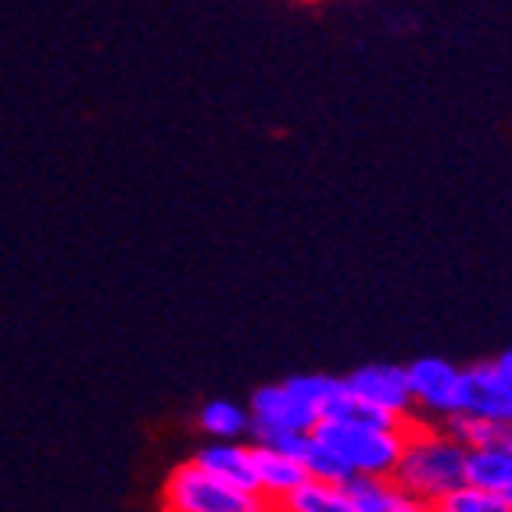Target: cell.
<instances>
[{"mask_svg":"<svg viewBox=\"0 0 512 512\" xmlns=\"http://www.w3.org/2000/svg\"><path fill=\"white\" fill-rule=\"evenodd\" d=\"M197 423H201V434L215 437V441H244V437H248L251 412L237 402L215 398V402H208L205 409H201Z\"/></svg>","mask_w":512,"mask_h":512,"instance_id":"14","label":"cell"},{"mask_svg":"<svg viewBox=\"0 0 512 512\" xmlns=\"http://www.w3.org/2000/svg\"><path fill=\"white\" fill-rule=\"evenodd\" d=\"M437 427L444 434H452L466 448H484V444H509L512 441V423H495V419L466 416V412H452V416L437 419Z\"/></svg>","mask_w":512,"mask_h":512,"instance_id":"13","label":"cell"},{"mask_svg":"<svg viewBox=\"0 0 512 512\" xmlns=\"http://www.w3.org/2000/svg\"><path fill=\"white\" fill-rule=\"evenodd\" d=\"M283 512H351L348 498H344L341 484H330V480L305 477L291 495L280 502Z\"/></svg>","mask_w":512,"mask_h":512,"instance_id":"12","label":"cell"},{"mask_svg":"<svg viewBox=\"0 0 512 512\" xmlns=\"http://www.w3.org/2000/svg\"><path fill=\"white\" fill-rule=\"evenodd\" d=\"M197 466H205L215 477L230 480V484L244 487V491H255L258 495V480H255V462H251V444L244 441H208L197 448L194 455Z\"/></svg>","mask_w":512,"mask_h":512,"instance_id":"11","label":"cell"},{"mask_svg":"<svg viewBox=\"0 0 512 512\" xmlns=\"http://www.w3.org/2000/svg\"><path fill=\"white\" fill-rule=\"evenodd\" d=\"M495 362H498V369H502V373L512 380V348H509V351H502V355H498Z\"/></svg>","mask_w":512,"mask_h":512,"instance_id":"17","label":"cell"},{"mask_svg":"<svg viewBox=\"0 0 512 512\" xmlns=\"http://www.w3.org/2000/svg\"><path fill=\"white\" fill-rule=\"evenodd\" d=\"M459 412L512 423V380L498 362H473L459 369Z\"/></svg>","mask_w":512,"mask_h":512,"instance_id":"6","label":"cell"},{"mask_svg":"<svg viewBox=\"0 0 512 512\" xmlns=\"http://www.w3.org/2000/svg\"><path fill=\"white\" fill-rule=\"evenodd\" d=\"M312 437L330 444L355 473H394L405 444V430H384L348 416H323Z\"/></svg>","mask_w":512,"mask_h":512,"instance_id":"3","label":"cell"},{"mask_svg":"<svg viewBox=\"0 0 512 512\" xmlns=\"http://www.w3.org/2000/svg\"><path fill=\"white\" fill-rule=\"evenodd\" d=\"M301 462H305L308 477L330 480V484H344V480L355 473L348 462L341 459V455L333 452L330 444H323L319 437H312V434H308V444H305V455H301Z\"/></svg>","mask_w":512,"mask_h":512,"instance_id":"15","label":"cell"},{"mask_svg":"<svg viewBox=\"0 0 512 512\" xmlns=\"http://www.w3.org/2000/svg\"><path fill=\"white\" fill-rule=\"evenodd\" d=\"M344 391L355 402L369 405V409L391 412V416L416 419L412 409V391H409V373L405 366H391V362H369V366L355 369V373L341 376Z\"/></svg>","mask_w":512,"mask_h":512,"instance_id":"5","label":"cell"},{"mask_svg":"<svg viewBox=\"0 0 512 512\" xmlns=\"http://www.w3.org/2000/svg\"><path fill=\"white\" fill-rule=\"evenodd\" d=\"M405 373H409L416 419L437 423V419L459 412V366H455V362L427 355V359L409 362Z\"/></svg>","mask_w":512,"mask_h":512,"instance_id":"4","label":"cell"},{"mask_svg":"<svg viewBox=\"0 0 512 512\" xmlns=\"http://www.w3.org/2000/svg\"><path fill=\"white\" fill-rule=\"evenodd\" d=\"M248 412L255 423H265V427L276 430H298V434H312L316 423L323 419V412L316 405L301 402L287 384H262L251 394Z\"/></svg>","mask_w":512,"mask_h":512,"instance_id":"7","label":"cell"},{"mask_svg":"<svg viewBox=\"0 0 512 512\" xmlns=\"http://www.w3.org/2000/svg\"><path fill=\"white\" fill-rule=\"evenodd\" d=\"M251 462H255V480H258V495L265 498L269 512L280 509V502L291 495L294 487L308 477L305 462L294 459V455L280 452V448H269V444H251Z\"/></svg>","mask_w":512,"mask_h":512,"instance_id":"9","label":"cell"},{"mask_svg":"<svg viewBox=\"0 0 512 512\" xmlns=\"http://www.w3.org/2000/svg\"><path fill=\"white\" fill-rule=\"evenodd\" d=\"M466 484L495 495L512 512V441L466 448Z\"/></svg>","mask_w":512,"mask_h":512,"instance_id":"10","label":"cell"},{"mask_svg":"<svg viewBox=\"0 0 512 512\" xmlns=\"http://www.w3.org/2000/svg\"><path fill=\"white\" fill-rule=\"evenodd\" d=\"M162 509L169 512H269L262 495L215 477L194 459L176 466L162 484Z\"/></svg>","mask_w":512,"mask_h":512,"instance_id":"2","label":"cell"},{"mask_svg":"<svg viewBox=\"0 0 512 512\" xmlns=\"http://www.w3.org/2000/svg\"><path fill=\"white\" fill-rule=\"evenodd\" d=\"M434 512H509V509H505L502 498L487 495V491H480V487H473V484H459L455 491H448V495L437 502Z\"/></svg>","mask_w":512,"mask_h":512,"instance_id":"16","label":"cell"},{"mask_svg":"<svg viewBox=\"0 0 512 512\" xmlns=\"http://www.w3.org/2000/svg\"><path fill=\"white\" fill-rule=\"evenodd\" d=\"M341 487L351 512H423L391 473H351Z\"/></svg>","mask_w":512,"mask_h":512,"instance_id":"8","label":"cell"},{"mask_svg":"<svg viewBox=\"0 0 512 512\" xmlns=\"http://www.w3.org/2000/svg\"><path fill=\"white\" fill-rule=\"evenodd\" d=\"M391 477L423 505V512L437 509L448 491L466 484V444L444 434L437 423L412 419Z\"/></svg>","mask_w":512,"mask_h":512,"instance_id":"1","label":"cell"}]
</instances>
